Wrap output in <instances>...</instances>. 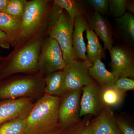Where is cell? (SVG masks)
I'll return each instance as SVG.
<instances>
[{
    "instance_id": "18",
    "label": "cell",
    "mask_w": 134,
    "mask_h": 134,
    "mask_svg": "<svg viewBox=\"0 0 134 134\" xmlns=\"http://www.w3.org/2000/svg\"><path fill=\"white\" fill-rule=\"evenodd\" d=\"M86 31L87 40L86 56L89 62L92 65L96 60L101 59L103 54V48L97 36L89 26Z\"/></svg>"
},
{
    "instance_id": "8",
    "label": "cell",
    "mask_w": 134,
    "mask_h": 134,
    "mask_svg": "<svg viewBox=\"0 0 134 134\" xmlns=\"http://www.w3.org/2000/svg\"><path fill=\"white\" fill-rule=\"evenodd\" d=\"M81 89L68 92L62 97L59 110V122L66 129L79 121Z\"/></svg>"
},
{
    "instance_id": "19",
    "label": "cell",
    "mask_w": 134,
    "mask_h": 134,
    "mask_svg": "<svg viewBox=\"0 0 134 134\" xmlns=\"http://www.w3.org/2000/svg\"><path fill=\"white\" fill-rule=\"evenodd\" d=\"M125 93L118 90L113 86L101 87L100 98L104 107H115L122 103Z\"/></svg>"
},
{
    "instance_id": "24",
    "label": "cell",
    "mask_w": 134,
    "mask_h": 134,
    "mask_svg": "<svg viewBox=\"0 0 134 134\" xmlns=\"http://www.w3.org/2000/svg\"><path fill=\"white\" fill-rule=\"evenodd\" d=\"M88 122L89 121L86 120L79 121L76 124L68 128H63L60 127L57 129L40 134H79L88 125Z\"/></svg>"
},
{
    "instance_id": "22",
    "label": "cell",
    "mask_w": 134,
    "mask_h": 134,
    "mask_svg": "<svg viewBox=\"0 0 134 134\" xmlns=\"http://www.w3.org/2000/svg\"><path fill=\"white\" fill-rule=\"evenodd\" d=\"M118 26L123 32L127 38L132 41L134 40V16L130 12L116 18Z\"/></svg>"
},
{
    "instance_id": "13",
    "label": "cell",
    "mask_w": 134,
    "mask_h": 134,
    "mask_svg": "<svg viewBox=\"0 0 134 134\" xmlns=\"http://www.w3.org/2000/svg\"><path fill=\"white\" fill-rule=\"evenodd\" d=\"M89 27L103 41L105 50L110 52L113 47L111 31L108 23L98 12H94L88 20Z\"/></svg>"
},
{
    "instance_id": "20",
    "label": "cell",
    "mask_w": 134,
    "mask_h": 134,
    "mask_svg": "<svg viewBox=\"0 0 134 134\" xmlns=\"http://www.w3.org/2000/svg\"><path fill=\"white\" fill-rule=\"evenodd\" d=\"M26 119L16 118L0 125V134H24Z\"/></svg>"
},
{
    "instance_id": "3",
    "label": "cell",
    "mask_w": 134,
    "mask_h": 134,
    "mask_svg": "<svg viewBox=\"0 0 134 134\" xmlns=\"http://www.w3.org/2000/svg\"><path fill=\"white\" fill-rule=\"evenodd\" d=\"M53 1H28L21 20V42L39 36H44L51 28L50 9Z\"/></svg>"
},
{
    "instance_id": "7",
    "label": "cell",
    "mask_w": 134,
    "mask_h": 134,
    "mask_svg": "<svg viewBox=\"0 0 134 134\" xmlns=\"http://www.w3.org/2000/svg\"><path fill=\"white\" fill-rule=\"evenodd\" d=\"M89 67L83 62L76 60L66 64L63 70V89L68 92L82 89L95 83L89 74Z\"/></svg>"
},
{
    "instance_id": "26",
    "label": "cell",
    "mask_w": 134,
    "mask_h": 134,
    "mask_svg": "<svg viewBox=\"0 0 134 134\" xmlns=\"http://www.w3.org/2000/svg\"><path fill=\"white\" fill-rule=\"evenodd\" d=\"M113 86L122 93L134 90L133 79L127 77H121L118 78L114 83Z\"/></svg>"
},
{
    "instance_id": "28",
    "label": "cell",
    "mask_w": 134,
    "mask_h": 134,
    "mask_svg": "<svg viewBox=\"0 0 134 134\" xmlns=\"http://www.w3.org/2000/svg\"><path fill=\"white\" fill-rule=\"evenodd\" d=\"M117 123L120 130L123 134H134L133 128L124 120L118 119Z\"/></svg>"
},
{
    "instance_id": "30",
    "label": "cell",
    "mask_w": 134,
    "mask_h": 134,
    "mask_svg": "<svg viewBox=\"0 0 134 134\" xmlns=\"http://www.w3.org/2000/svg\"><path fill=\"white\" fill-rule=\"evenodd\" d=\"M93 130V122H89L79 134H92Z\"/></svg>"
},
{
    "instance_id": "21",
    "label": "cell",
    "mask_w": 134,
    "mask_h": 134,
    "mask_svg": "<svg viewBox=\"0 0 134 134\" xmlns=\"http://www.w3.org/2000/svg\"><path fill=\"white\" fill-rule=\"evenodd\" d=\"M53 2L67 11L70 18L74 23L77 17L82 16L83 10L78 2L73 0H54Z\"/></svg>"
},
{
    "instance_id": "31",
    "label": "cell",
    "mask_w": 134,
    "mask_h": 134,
    "mask_svg": "<svg viewBox=\"0 0 134 134\" xmlns=\"http://www.w3.org/2000/svg\"><path fill=\"white\" fill-rule=\"evenodd\" d=\"M126 9L129 11L130 13L132 14L134 13V4L133 2L127 1L126 3Z\"/></svg>"
},
{
    "instance_id": "15",
    "label": "cell",
    "mask_w": 134,
    "mask_h": 134,
    "mask_svg": "<svg viewBox=\"0 0 134 134\" xmlns=\"http://www.w3.org/2000/svg\"><path fill=\"white\" fill-rule=\"evenodd\" d=\"M0 30L7 35L11 46L14 47L21 42L20 20L0 12Z\"/></svg>"
},
{
    "instance_id": "14",
    "label": "cell",
    "mask_w": 134,
    "mask_h": 134,
    "mask_svg": "<svg viewBox=\"0 0 134 134\" xmlns=\"http://www.w3.org/2000/svg\"><path fill=\"white\" fill-rule=\"evenodd\" d=\"M93 122L92 134H121L117 119L109 107H104Z\"/></svg>"
},
{
    "instance_id": "1",
    "label": "cell",
    "mask_w": 134,
    "mask_h": 134,
    "mask_svg": "<svg viewBox=\"0 0 134 134\" xmlns=\"http://www.w3.org/2000/svg\"><path fill=\"white\" fill-rule=\"evenodd\" d=\"M46 36L41 35L23 41L0 61V81L15 74L38 73V62L41 45Z\"/></svg>"
},
{
    "instance_id": "5",
    "label": "cell",
    "mask_w": 134,
    "mask_h": 134,
    "mask_svg": "<svg viewBox=\"0 0 134 134\" xmlns=\"http://www.w3.org/2000/svg\"><path fill=\"white\" fill-rule=\"evenodd\" d=\"M74 28V23L68 14L63 11L56 23L50 28L46 34L47 37L55 40L58 42L67 64L76 60L72 47Z\"/></svg>"
},
{
    "instance_id": "2",
    "label": "cell",
    "mask_w": 134,
    "mask_h": 134,
    "mask_svg": "<svg viewBox=\"0 0 134 134\" xmlns=\"http://www.w3.org/2000/svg\"><path fill=\"white\" fill-rule=\"evenodd\" d=\"M61 98L45 94L34 104L26 118L24 134H40L60 127L59 110Z\"/></svg>"
},
{
    "instance_id": "17",
    "label": "cell",
    "mask_w": 134,
    "mask_h": 134,
    "mask_svg": "<svg viewBox=\"0 0 134 134\" xmlns=\"http://www.w3.org/2000/svg\"><path fill=\"white\" fill-rule=\"evenodd\" d=\"M63 70L56 71L47 75L45 77V94L62 97L65 94L63 84Z\"/></svg>"
},
{
    "instance_id": "33",
    "label": "cell",
    "mask_w": 134,
    "mask_h": 134,
    "mask_svg": "<svg viewBox=\"0 0 134 134\" xmlns=\"http://www.w3.org/2000/svg\"><path fill=\"white\" fill-rule=\"evenodd\" d=\"M0 52H1V48H0ZM3 57H2V56L1 55H0V61L2 59H3Z\"/></svg>"
},
{
    "instance_id": "9",
    "label": "cell",
    "mask_w": 134,
    "mask_h": 134,
    "mask_svg": "<svg viewBox=\"0 0 134 134\" xmlns=\"http://www.w3.org/2000/svg\"><path fill=\"white\" fill-rule=\"evenodd\" d=\"M32 99H0V125L16 118L26 119L33 107Z\"/></svg>"
},
{
    "instance_id": "27",
    "label": "cell",
    "mask_w": 134,
    "mask_h": 134,
    "mask_svg": "<svg viewBox=\"0 0 134 134\" xmlns=\"http://www.w3.org/2000/svg\"><path fill=\"white\" fill-rule=\"evenodd\" d=\"M87 3L103 16L108 11L109 1L108 0H88Z\"/></svg>"
},
{
    "instance_id": "11",
    "label": "cell",
    "mask_w": 134,
    "mask_h": 134,
    "mask_svg": "<svg viewBox=\"0 0 134 134\" xmlns=\"http://www.w3.org/2000/svg\"><path fill=\"white\" fill-rule=\"evenodd\" d=\"M100 86L95 83L82 88L79 117L89 114L96 115L100 113L104 107L100 100Z\"/></svg>"
},
{
    "instance_id": "25",
    "label": "cell",
    "mask_w": 134,
    "mask_h": 134,
    "mask_svg": "<svg viewBox=\"0 0 134 134\" xmlns=\"http://www.w3.org/2000/svg\"><path fill=\"white\" fill-rule=\"evenodd\" d=\"M127 1L126 0L109 1L108 11L116 18L121 17L126 13Z\"/></svg>"
},
{
    "instance_id": "16",
    "label": "cell",
    "mask_w": 134,
    "mask_h": 134,
    "mask_svg": "<svg viewBox=\"0 0 134 134\" xmlns=\"http://www.w3.org/2000/svg\"><path fill=\"white\" fill-rule=\"evenodd\" d=\"M88 69L90 76L98 83L100 87L112 86L119 78L114 72L106 69L100 59L95 61Z\"/></svg>"
},
{
    "instance_id": "10",
    "label": "cell",
    "mask_w": 134,
    "mask_h": 134,
    "mask_svg": "<svg viewBox=\"0 0 134 134\" xmlns=\"http://www.w3.org/2000/svg\"><path fill=\"white\" fill-rule=\"evenodd\" d=\"M113 72L119 78L127 77L133 79V58L128 50L119 47H113L110 52Z\"/></svg>"
},
{
    "instance_id": "29",
    "label": "cell",
    "mask_w": 134,
    "mask_h": 134,
    "mask_svg": "<svg viewBox=\"0 0 134 134\" xmlns=\"http://www.w3.org/2000/svg\"><path fill=\"white\" fill-rule=\"evenodd\" d=\"M10 42L8 37L5 32L0 30V48L9 49Z\"/></svg>"
},
{
    "instance_id": "12",
    "label": "cell",
    "mask_w": 134,
    "mask_h": 134,
    "mask_svg": "<svg viewBox=\"0 0 134 134\" xmlns=\"http://www.w3.org/2000/svg\"><path fill=\"white\" fill-rule=\"evenodd\" d=\"M72 34V47L76 59L82 60L89 67L92 65L86 56V47L83 38V33L88 27L86 19L83 16L77 17L74 22Z\"/></svg>"
},
{
    "instance_id": "23",
    "label": "cell",
    "mask_w": 134,
    "mask_h": 134,
    "mask_svg": "<svg viewBox=\"0 0 134 134\" xmlns=\"http://www.w3.org/2000/svg\"><path fill=\"white\" fill-rule=\"evenodd\" d=\"M27 2L26 0H9L3 12L21 21Z\"/></svg>"
},
{
    "instance_id": "4",
    "label": "cell",
    "mask_w": 134,
    "mask_h": 134,
    "mask_svg": "<svg viewBox=\"0 0 134 134\" xmlns=\"http://www.w3.org/2000/svg\"><path fill=\"white\" fill-rule=\"evenodd\" d=\"M45 77L39 72L8 77L0 81V99L31 98L37 96L44 92Z\"/></svg>"
},
{
    "instance_id": "6",
    "label": "cell",
    "mask_w": 134,
    "mask_h": 134,
    "mask_svg": "<svg viewBox=\"0 0 134 134\" xmlns=\"http://www.w3.org/2000/svg\"><path fill=\"white\" fill-rule=\"evenodd\" d=\"M66 64L58 42L55 40L46 37L43 40L39 55L38 72L45 76L63 70Z\"/></svg>"
},
{
    "instance_id": "32",
    "label": "cell",
    "mask_w": 134,
    "mask_h": 134,
    "mask_svg": "<svg viewBox=\"0 0 134 134\" xmlns=\"http://www.w3.org/2000/svg\"><path fill=\"white\" fill-rule=\"evenodd\" d=\"M9 0H0V12H3Z\"/></svg>"
}]
</instances>
